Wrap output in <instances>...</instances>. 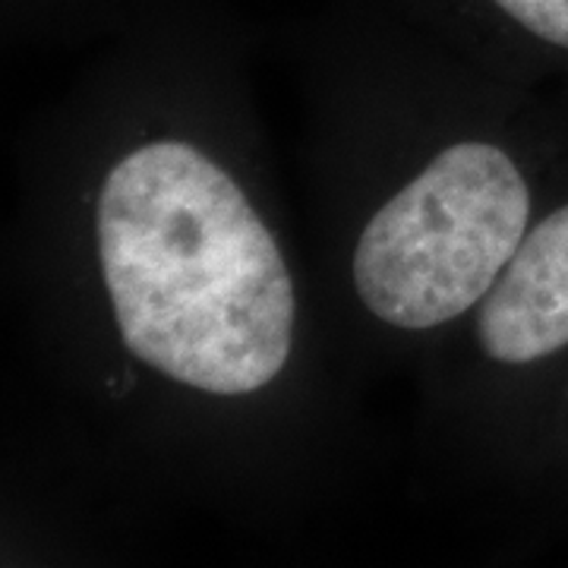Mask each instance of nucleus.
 <instances>
[{
    "label": "nucleus",
    "mask_w": 568,
    "mask_h": 568,
    "mask_svg": "<svg viewBox=\"0 0 568 568\" xmlns=\"http://www.w3.org/2000/svg\"><path fill=\"white\" fill-rule=\"evenodd\" d=\"M104 291L123 345L181 386L265 388L294 345V282L234 178L181 140L126 152L95 203Z\"/></svg>",
    "instance_id": "1"
},
{
    "label": "nucleus",
    "mask_w": 568,
    "mask_h": 568,
    "mask_svg": "<svg viewBox=\"0 0 568 568\" xmlns=\"http://www.w3.org/2000/svg\"><path fill=\"white\" fill-rule=\"evenodd\" d=\"M530 190L493 142H455L361 231L354 287L395 328L420 332L480 304L525 241Z\"/></svg>",
    "instance_id": "2"
},
{
    "label": "nucleus",
    "mask_w": 568,
    "mask_h": 568,
    "mask_svg": "<svg viewBox=\"0 0 568 568\" xmlns=\"http://www.w3.org/2000/svg\"><path fill=\"white\" fill-rule=\"evenodd\" d=\"M489 361L534 364L568 347V205L530 231L477 313Z\"/></svg>",
    "instance_id": "3"
},
{
    "label": "nucleus",
    "mask_w": 568,
    "mask_h": 568,
    "mask_svg": "<svg viewBox=\"0 0 568 568\" xmlns=\"http://www.w3.org/2000/svg\"><path fill=\"white\" fill-rule=\"evenodd\" d=\"M506 17L525 26L530 36L568 48V0H493Z\"/></svg>",
    "instance_id": "4"
}]
</instances>
